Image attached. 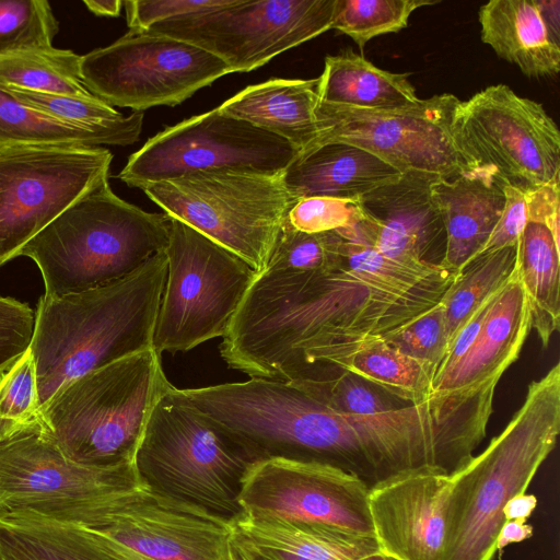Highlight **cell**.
I'll use <instances>...</instances> for the list:
<instances>
[{"instance_id": "cell-47", "label": "cell", "mask_w": 560, "mask_h": 560, "mask_svg": "<svg viewBox=\"0 0 560 560\" xmlns=\"http://www.w3.org/2000/svg\"><path fill=\"white\" fill-rule=\"evenodd\" d=\"M233 542V540H232ZM231 560H256L253 556H250L245 549L241 546L233 542L232 545V553Z\"/></svg>"}, {"instance_id": "cell-11", "label": "cell", "mask_w": 560, "mask_h": 560, "mask_svg": "<svg viewBox=\"0 0 560 560\" xmlns=\"http://www.w3.org/2000/svg\"><path fill=\"white\" fill-rule=\"evenodd\" d=\"M232 73L214 55L180 39L127 33L81 56L86 90L109 106L142 112L175 106L219 78Z\"/></svg>"}, {"instance_id": "cell-28", "label": "cell", "mask_w": 560, "mask_h": 560, "mask_svg": "<svg viewBox=\"0 0 560 560\" xmlns=\"http://www.w3.org/2000/svg\"><path fill=\"white\" fill-rule=\"evenodd\" d=\"M142 125L86 128L57 119L18 101L0 86V148L13 145H129Z\"/></svg>"}, {"instance_id": "cell-43", "label": "cell", "mask_w": 560, "mask_h": 560, "mask_svg": "<svg viewBox=\"0 0 560 560\" xmlns=\"http://www.w3.org/2000/svg\"><path fill=\"white\" fill-rule=\"evenodd\" d=\"M504 192L505 205L503 212L480 254L516 245L525 226V192L509 186L504 187Z\"/></svg>"}, {"instance_id": "cell-16", "label": "cell", "mask_w": 560, "mask_h": 560, "mask_svg": "<svg viewBox=\"0 0 560 560\" xmlns=\"http://www.w3.org/2000/svg\"><path fill=\"white\" fill-rule=\"evenodd\" d=\"M336 0H234L228 7L153 25L147 33L192 44L248 72L331 30Z\"/></svg>"}, {"instance_id": "cell-2", "label": "cell", "mask_w": 560, "mask_h": 560, "mask_svg": "<svg viewBox=\"0 0 560 560\" xmlns=\"http://www.w3.org/2000/svg\"><path fill=\"white\" fill-rule=\"evenodd\" d=\"M178 401L207 416L257 460L283 458L329 465L380 482L374 460L351 417L296 386L249 378L198 388H170Z\"/></svg>"}, {"instance_id": "cell-23", "label": "cell", "mask_w": 560, "mask_h": 560, "mask_svg": "<svg viewBox=\"0 0 560 560\" xmlns=\"http://www.w3.org/2000/svg\"><path fill=\"white\" fill-rule=\"evenodd\" d=\"M230 526L233 542L256 560H360L381 551L375 536L327 525L242 513Z\"/></svg>"}, {"instance_id": "cell-17", "label": "cell", "mask_w": 560, "mask_h": 560, "mask_svg": "<svg viewBox=\"0 0 560 560\" xmlns=\"http://www.w3.org/2000/svg\"><path fill=\"white\" fill-rule=\"evenodd\" d=\"M369 492L363 480L339 468L270 458L250 465L238 500L248 516L320 524L374 536Z\"/></svg>"}, {"instance_id": "cell-19", "label": "cell", "mask_w": 560, "mask_h": 560, "mask_svg": "<svg viewBox=\"0 0 560 560\" xmlns=\"http://www.w3.org/2000/svg\"><path fill=\"white\" fill-rule=\"evenodd\" d=\"M452 476L428 468L370 488L369 508L382 552L398 560H442Z\"/></svg>"}, {"instance_id": "cell-25", "label": "cell", "mask_w": 560, "mask_h": 560, "mask_svg": "<svg viewBox=\"0 0 560 560\" xmlns=\"http://www.w3.org/2000/svg\"><path fill=\"white\" fill-rule=\"evenodd\" d=\"M317 84V78L270 79L246 86L218 109L287 140L300 155L312 149L318 136Z\"/></svg>"}, {"instance_id": "cell-12", "label": "cell", "mask_w": 560, "mask_h": 560, "mask_svg": "<svg viewBox=\"0 0 560 560\" xmlns=\"http://www.w3.org/2000/svg\"><path fill=\"white\" fill-rule=\"evenodd\" d=\"M102 147L0 148V267L89 189L108 177Z\"/></svg>"}, {"instance_id": "cell-37", "label": "cell", "mask_w": 560, "mask_h": 560, "mask_svg": "<svg viewBox=\"0 0 560 560\" xmlns=\"http://www.w3.org/2000/svg\"><path fill=\"white\" fill-rule=\"evenodd\" d=\"M2 88V86H1ZM18 101L57 119L86 128L143 125L142 112L125 116L96 96L78 97L5 89Z\"/></svg>"}, {"instance_id": "cell-8", "label": "cell", "mask_w": 560, "mask_h": 560, "mask_svg": "<svg viewBox=\"0 0 560 560\" xmlns=\"http://www.w3.org/2000/svg\"><path fill=\"white\" fill-rule=\"evenodd\" d=\"M168 234L167 272L152 340L160 354L223 338L257 276L241 257L175 218L170 217Z\"/></svg>"}, {"instance_id": "cell-7", "label": "cell", "mask_w": 560, "mask_h": 560, "mask_svg": "<svg viewBox=\"0 0 560 560\" xmlns=\"http://www.w3.org/2000/svg\"><path fill=\"white\" fill-rule=\"evenodd\" d=\"M281 174L203 171L141 189L167 215L224 246L258 273L299 200Z\"/></svg>"}, {"instance_id": "cell-21", "label": "cell", "mask_w": 560, "mask_h": 560, "mask_svg": "<svg viewBox=\"0 0 560 560\" xmlns=\"http://www.w3.org/2000/svg\"><path fill=\"white\" fill-rule=\"evenodd\" d=\"M530 329L527 300L516 269L515 276L491 303L468 350L450 369L434 376L432 395L497 386L505 370L518 358Z\"/></svg>"}, {"instance_id": "cell-22", "label": "cell", "mask_w": 560, "mask_h": 560, "mask_svg": "<svg viewBox=\"0 0 560 560\" xmlns=\"http://www.w3.org/2000/svg\"><path fill=\"white\" fill-rule=\"evenodd\" d=\"M442 215L446 249L442 266L457 275L480 254L505 205L504 186L481 168L471 167L431 185Z\"/></svg>"}, {"instance_id": "cell-6", "label": "cell", "mask_w": 560, "mask_h": 560, "mask_svg": "<svg viewBox=\"0 0 560 560\" xmlns=\"http://www.w3.org/2000/svg\"><path fill=\"white\" fill-rule=\"evenodd\" d=\"M255 462L224 429L170 389L152 408L135 455L138 478L148 489L228 522L243 513L242 482Z\"/></svg>"}, {"instance_id": "cell-18", "label": "cell", "mask_w": 560, "mask_h": 560, "mask_svg": "<svg viewBox=\"0 0 560 560\" xmlns=\"http://www.w3.org/2000/svg\"><path fill=\"white\" fill-rule=\"evenodd\" d=\"M436 177L406 173L361 196L362 219L336 232L412 267L442 266L446 232L432 198Z\"/></svg>"}, {"instance_id": "cell-35", "label": "cell", "mask_w": 560, "mask_h": 560, "mask_svg": "<svg viewBox=\"0 0 560 560\" xmlns=\"http://www.w3.org/2000/svg\"><path fill=\"white\" fill-rule=\"evenodd\" d=\"M59 22L46 0H0V56L51 48Z\"/></svg>"}, {"instance_id": "cell-24", "label": "cell", "mask_w": 560, "mask_h": 560, "mask_svg": "<svg viewBox=\"0 0 560 560\" xmlns=\"http://www.w3.org/2000/svg\"><path fill=\"white\" fill-rule=\"evenodd\" d=\"M401 175L373 153L345 142H328L298 155L282 172L298 199L331 197L357 200Z\"/></svg>"}, {"instance_id": "cell-9", "label": "cell", "mask_w": 560, "mask_h": 560, "mask_svg": "<svg viewBox=\"0 0 560 560\" xmlns=\"http://www.w3.org/2000/svg\"><path fill=\"white\" fill-rule=\"evenodd\" d=\"M139 485L135 463L97 468L67 458L38 413L0 435V513L81 525L108 499Z\"/></svg>"}, {"instance_id": "cell-1", "label": "cell", "mask_w": 560, "mask_h": 560, "mask_svg": "<svg viewBox=\"0 0 560 560\" xmlns=\"http://www.w3.org/2000/svg\"><path fill=\"white\" fill-rule=\"evenodd\" d=\"M166 272L164 250L114 283L59 299L40 296L30 346L38 410L72 380L152 348Z\"/></svg>"}, {"instance_id": "cell-36", "label": "cell", "mask_w": 560, "mask_h": 560, "mask_svg": "<svg viewBox=\"0 0 560 560\" xmlns=\"http://www.w3.org/2000/svg\"><path fill=\"white\" fill-rule=\"evenodd\" d=\"M340 242L341 236L336 231L305 233L295 230L285 219L264 269L287 272L329 269L340 260Z\"/></svg>"}, {"instance_id": "cell-3", "label": "cell", "mask_w": 560, "mask_h": 560, "mask_svg": "<svg viewBox=\"0 0 560 560\" xmlns=\"http://www.w3.org/2000/svg\"><path fill=\"white\" fill-rule=\"evenodd\" d=\"M560 432V364L533 381L520 409L477 456L452 474L442 560H493L503 509L526 492Z\"/></svg>"}, {"instance_id": "cell-14", "label": "cell", "mask_w": 560, "mask_h": 560, "mask_svg": "<svg viewBox=\"0 0 560 560\" xmlns=\"http://www.w3.org/2000/svg\"><path fill=\"white\" fill-rule=\"evenodd\" d=\"M298 156L284 139L218 107L167 127L131 154L118 177L130 187L196 172L281 174Z\"/></svg>"}, {"instance_id": "cell-5", "label": "cell", "mask_w": 560, "mask_h": 560, "mask_svg": "<svg viewBox=\"0 0 560 560\" xmlns=\"http://www.w3.org/2000/svg\"><path fill=\"white\" fill-rule=\"evenodd\" d=\"M153 347L60 387L38 417L61 453L83 466L135 463L150 412L171 388Z\"/></svg>"}, {"instance_id": "cell-13", "label": "cell", "mask_w": 560, "mask_h": 560, "mask_svg": "<svg viewBox=\"0 0 560 560\" xmlns=\"http://www.w3.org/2000/svg\"><path fill=\"white\" fill-rule=\"evenodd\" d=\"M75 526L116 560H231L230 522L143 485L117 493Z\"/></svg>"}, {"instance_id": "cell-27", "label": "cell", "mask_w": 560, "mask_h": 560, "mask_svg": "<svg viewBox=\"0 0 560 560\" xmlns=\"http://www.w3.org/2000/svg\"><path fill=\"white\" fill-rule=\"evenodd\" d=\"M410 73L381 69L351 49L325 58L317 78L318 102L357 109L387 110L419 102Z\"/></svg>"}, {"instance_id": "cell-32", "label": "cell", "mask_w": 560, "mask_h": 560, "mask_svg": "<svg viewBox=\"0 0 560 560\" xmlns=\"http://www.w3.org/2000/svg\"><path fill=\"white\" fill-rule=\"evenodd\" d=\"M81 56L69 49L39 48L0 56V86L92 97L80 75Z\"/></svg>"}, {"instance_id": "cell-44", "label": "cell", "mask_w": 560, "mask_h": 560, "mask_svg": "<svg viewBox=\"0 0 560 560\" xmlns=\"http://www.w3.org/2000/svg\"><path fill=\"white\" fill-rule=\"evenodd\" d=\"M533 536V526L524 521H505L497 537V551L502 550L508 545L522 542Z\"/></svg>"}, {"instance_id": "cell-41", "label": "cell", "mask_w": 560, "mask_h": 560, "mask_svg": "<svg viewBox=\"0 0 560 560\" xmlns=\"http://www.w3.org/2000/svg\"><path fill=\"white\" fill-rule=\"evenodd\" d=\"M234 0H133L124 1L131 34L149 31L153 25L232 4Z\"/></svg>"}, {"instance_id": "cell-48", "label": "cell", "mask_w": 560, "mask_h": 560, "mask_svg": "<svg viewBox=\"0 0 560 560\" xmlns=\"http://www.w3.org/2000/svg\"><path fill=\"white\" fill-rule=\"evenodd\" d=\"M360 560H398L392 556H388L382 551H378V552H375V553H372L370 556H366Z\"/></svg>"}, {"instance_id": "cell-45", "label": "cell", "mask_w": 560, "mask_h": 560, "mask_svg": "<svg viewBox=\"0 0 560 560\" xmlns=\"http://www.w3.org/2000/svg\"><path fill=\"white\" fill-rule=\"evenodd\" d=\"M537 505V498L526 492L510 499L503 509L505 521L517 520L526 522Z\"/></svg>"}, {"instance_id": "cell-15", "label": "cell", "mask_w": 560, "mask_h": 560, "mask_svg": "<svg viewBox=\"0 0 560 560\" xmlns=\"http://www.w3.org/2000/svg\"><path fill=\"white\" fill-rule=\"evenodd\" d=\"M459 102L451 93L387 110L318 102L315 109L318 136L311 150L328 142H345L373 153L401 174L451 178L468 170L453 137V119Z\"/></svg>"}, {"instance_id": "cell-40", "label": "cell", "mask_w": 560, "mask_h": 560, "mask_svg": "<svg viewBox=\"0 0 560 560\" xmlns=\"http://www.w3.org/2000/svg\"><path fill=\"white\" fill-rule=\"evenodd\" d=\"M362 219L358 199L306 197L290 209L287 220L295 230L305 233H324L347 229Z\"/></svg>"}, {"instance_id": "cell-33", "label": "cell", "mask_w": 560, "mask_h": 560, "mask_svg": "<svg viewBox=\"0 0 560 560\" xmlns=\"http://www.w3.org/2000/svg\"><path fill=\"white\" fill-rule=\"evenodd\" d=\"M288 383L329 409L346 416H373L413 405L341 370L326 371L312 378Z\"/></svg>"}, {"instance_id": "cell-46", "label": "cell", "mask_w": 560, "mask_h": 560, "mask_svg": "<svg viewBox=\"0 0 560 560\" xmlns=\"http://www.w3.org/2000/svg\"><path fill=\"white\" fill-rule=\"evenodd\" d=\"M83 3L95 15L114 18L120 14L121 7L124 5V1L120 0H84Z\"/></svg>"}, {"instance_id": "cell-20", "label": "cell", "mask_w": 560, "mask_h": 560, "mask_svg": "<svg viewBox=\"0 0 560 560\" xmlns=\"http://www.w3.org/2000/svg\"><path fill=\"white\" fill-rule=\"evenodd\" d=\"M560 182L525 192L526 223L517 242V278L530 325L547 347L560 320Z\"/></svg>"}, {"instance_id": "cell-30", "label": "cell", "mask_w": 560, "mask_h": 560, "mask_svg": "<svg viewBox=\"0 0 560 560\" xmlns=\"http://www.w3.org/2000/svg\"><path fill=\"white\" fill-rule=\"evenodd\" d=\"M331 370L353 373L409 404H418L432 396L438 371L432 364L401 353L382 338L346 351L302 380Z\"/></svg>"}, {"instance_id": "cell-26", "label": "cell", "mask_w": 560, "mask_h": 560, "mask_svg": "<svg viewBox=\"0 0 560 560\" xmlns=\"http://www.w3.org/2000/svg\"><path fill=\"white\" fill-rule=\"evenodd\" d=\"M481 39L528 78H551L560 70V45L537 0H492L478 12Z\"/></svg>"}, {"instance_id": "cell-34", "label": "cell", "mask_w": 560, "mask_h": 560, "mask_svg": "<svg viewBox=\"0 0 560 560\" xmlns=\"http://www.w3.org/2000/svg\"><path fill=\"white\" fill-rule=\"evenodd\" d=\"M431 0H336L331 28L349 36L361 50L372 38L397 33L419 8Z\"/></svg>"}, {"instance_id": "cell-39", "label": "cell", "mask_w": 560, "mask_h": 560, "mask_svg": "<svg viewBox=\"0 0 560 560\" xmlns=\"http://www.w3.org/2000/svg\"><path fill=\"white\" fill-rule=\"evenodd\" d=\"M382 339L401 353L439 369L448 350L445 314L442 305L439 302Z\"/></svg>"}, {"instance_id": "cell-31", "label": "cell", "mask_w": 560, "mask_h": 560, "mask_svg": "<svg viewBox=\"0 0 560 560\" xmlns=\"http://www.w3.org/2000/svg\"><path fill=\"white\" fill-rule=\"evenodd\" d=\"M517 244L474 257L440 300L445 314L448 347L468 319L515 276ZM447 354V353H446Z\"/></svg>"}, {"instance_id": "cell-10", "label": "cell", "mask_w": 560, "mask_h": 560, "mask_svg": "<svg viewBox=\"0 0 560 560\" xmlns=\"http://www.w3.org/2000/svg\"><path fill=\"white\" fill-rule=\"evenodd\" d=\"M453 137L468 168L523 192L560 182V132L542 104L505 84L460 101Z\"/></svg>"}, {"instance_id": "cell-4", "label": "cell", "mask_w": 560, "mask_h": 560, "mask_svg": "<svg viewBox=\"0 0 560 560\" xmlns=\"http://www.w3.org/2000/svg\"><path fill=\"white\" fill-rule=\"evenodd\" d=\"M170 217L119 198L102 179L21 250L37 265L43 299H59L121 280L168 245Z\"/></svg>"}, {"instance_id": "cell-42", "label": "cell", "mask_w": 560, "mask_h": 560, "mask_svg": "<svg viewBox=\"0 0 560 560\" xmlns=\"http://www.w3.org/2000/svg\"><path fill=\"white\" fill-rule=\"evenodd\" d=\"M35 311L13 298L0 295V375L30 348Z\"/></svg>"}, {"instance_id": "cell-38", "label": "cell", "mask_w": 560, "mask_h": 560, "mask_svg": "<svg viewBox=\"0 0 560 560\" xmlns=\"http://www.w3.org/2000/svg\"><path fill=\"white\" fill-rule=\"evenodd\" d=\"M38 413L37 380L30 348L0 375V434Z\"/></svg>"}, {"instance_id": "cell-29", "label": "cell", "mask_w": 560, "mask_h": 560, "mask_svg": "<svg viewBox=\"0 0 560 560\" xmlns=\"http://www.w3.org/2000/svg\"><path fill=\"white\" fill-rule=\"evenodd\" d=\"M0 560H116L79 526L0 513Z\"/></svg>"}]
</instances>
